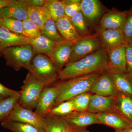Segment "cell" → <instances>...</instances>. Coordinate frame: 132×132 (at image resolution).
Returning <instances> with one entry per match:
<instances>
[{
    "mask_svg": "<svg viewBox=\"0 0 132 132\" xmlns=\"http://www.w3.org/2000/svg\"><path fill=\"white\" fill-rule=\"evenodd\" d=\"M29 72L46 87L59 78V71L49 57L44 54L36 55Z\"/></svg>",
    "mask_w": 132,
    "mask_h": 132,
    "instance_id": "obj_5",
    "label": "cell"
},
{
    "mask_svg": "<svg viewBox=\"0 0 132 132\" xmlns=\"http://www.w3.org/2000/svg\"><path fill=\"white\" fill-rule=\"evenodd\" d=\"M58 89L55 86L46 87L41 94L35 111L36 114L44 118L53 108L57 95Z\"/></svg>",
    "mask_w": 132,
    "mask_h": 132,
    "instance_id": "obj_12",
    "label": "cell"
},
{
    "mask_svg": "<svg viewBox=\"0 0 132 132\" xmlns=\"http://www.w3.org/2000/svg\"><path fill=\"white\" fill-rule=\"evenodd\" d=\"M2 126L13 132H45L32 125L5 119L2 121Z\"/></svg>",
    "mask_w": 132,
    "mask_h": 132,
    "instance_id": "obj_27",
    "label": "cell"
},
{
    "mask_svg": "<svg viewBox=\"0 0 132 132\" xmlns=\"http://www.w3.org/2000/svg\"><path fill=\"white\" fill-rule=\"evenodd\" d=\"M6 119L29 124L45 131V118L38 115L35 111L22 106L19 103Z\"/></svg>",
    "mask_w": 132,
    "mask_h": 132,
    "instance_id": "obj_7",
    "label": "cell"
},
{
    "mask_svg": "<svg viewBox=\"0 0 132 132\" xmlns=\"http://www.w3.org/2000/svg\"><path fill=\"white\" fill-rule=\"evenodd\" d=\"M65 15L71 19L81 11V0H65Z\"/></svg>",
    "mask_w": 132,
    "mask_h": 132,
    "instance_id": "obj_35",
    "label": "cell"
},
{
    "mask_svg": "<svg viewBox=\"0 0 132 132\" xmlns=\"http://www.w3.org/2000/svg\"><path fill=\"white\" fill-rule=\"evenodd\" d=\"M117 99L119 115L132 125V97L120 93Z\"/></svg>",
    "mask_w": 132,
    "mask_h": 132,
    "instance_id": "obj_25",
    "label": "cell"
},
{
    "mask_svg": "<svg viewBox=\"0 0 132 132\" xmlns=\"http://www.w3.org/2000/svg\"><path fill=\"white\" fill-rule=\"evenodd\" d=\"M30 39L11 32L3 26L0 27V49L30 45Z\"/></svg>",
    "mask_w": 132,
    "mask_h": 132,
    "instance_id": "obj_15",
    "label": "cell"
},
{
    "mask_svg": "<svg viewBox=\"0 0 132 132\" xmlns=\"http://www.w3.org/2000/svg\"><path fill=\"white\" fill-rule=\"evenodd\" d=\"M100 73H94L71 78L55 85L58 91L55 104L59 105L88 92L100 76Z\"/></svg>",
    "mask_w": 132,
    "mask_h": 132,
    "instance_id": "obj_2",
    "label": "cell"
},
{
    "mask_svg": "<svg viewBox=\"0 0 132 132\" xmlns=\"http://www.w3.org/2000/svg\"><path fill=\"white\" fill-rule=\"evenodd\" d=\"M101 48V43L97 34L83 36L73 44L69 63L79 60Z\"/></svg>",
    "mask_w": 132,
    "mask_h": 132,
    "instance_id": "obj_6",
    "label": "cell"
},
{
    "mask_svg": "<svg viewBox=\"0 0 132 132\" xmlns=\"http://www.w3.org/2000/svg\"><path fill=\"white\" fill-rule=\"evenodd\" d=\"M13 0H0V10L12 4Z\"/></svg>",
    "mask_w": 132,
    "mask_h": 132,
    "instance_id": "obj_40",
    "label": "cell"
},
{
    "mask_svg": "<svg viewBox=\"0 0 132 132\" xmlns=\"http://www.w3.org/2000/svg\"><path fill=\"white\" fill-rule=\"evenodd\" d=\"M97 117L99 122L118 130H125L132 127V125L119 114L109 113H99Z\"/></svg>",
    "mask_w": 132,
    "mask_h": 132,
    "instance_id": "obj_19",
    "label": "cell"
},
{
    "mask_svg": "<svg viewBox=\"0 0 132 132\" xmlns=\"http://www.w3.org/2000/svg\"><path fill=\"white\" fill-rule=\"evenodd\" d=\"M46 121L45 132H73L69 124L64 119L48 113L44 117Z\"/></svg>",
    "mask_w": 132,
    "mask_h": 132,
    "instance_id": "obj_21",
    "label": "cell"
},
{
    "mask_svg": "<svg viewBox=\"0 0 132 132\" xmlns=\"http://www.w3.org/2000/svg\"><path fill=\"white\" fill-rule=\"evenodd\" d=\"M126 56L127 73L132 76V42L126 43Z\"/></svg>",
    "mask_w": 132,
    "mask_h": 132,
    "instance_id": "obj_37",
    "label": "cell"
},
{
    "mask_svg": "<svg viewBox=\"0 0 132 132\" xmlns=\"http://www.w3.org/2000/svg\"><path fill=\"white\" fill-rule=\"evenodd\" d=\"M2 19L0 17V27L2 26Z\"/></svg>",
    "mask_w": 132,
    "mask_h": 132,
    "instance_id": "obj_42",
    "label": "cell"
},
{
    "mask_svg": "<svg viewBox=\"0 0 132 132\" xmlns=\"http://www.w3.org/2000/svg\"><path fill=\"white\" fill-rule=\"evenodd\" d=\"M114 102L113 97L95 94L91 96L88 109L92 112L106 111L112 108Z\"/></svg>",
    "mask_w": 132,
    "mask_h": 132,
    "instance_id": "obj_22",
    "label": "cell"
},
{
    "mask_svg": "<svg viewBox=\"0 0 132 132\" xmlns=\"http://www.w3.org/2000/svg\"><path fill=\"white\" fill-rule=\"evenodd\" d=\"M24 36L30 39H34L41 35L40 30L28 19L22 21Z\"/></svg>",
    "mask_w": 132,
    "mask_h": 132,
    "instance_id": "obj_32",
    "label": "cell"
},
{
    "mask_svg": "<svg viewBox=\"0 0 132 132\" xmlns=\"http://www.w3.org/2000/svg\"><path fill=\"white\" fill-rule=\"evenodd\" d=\"M40 33L42 35L54 42L64 40L57 29L55 22L52 19H48L46 21L43 28L40 30Z\"/></svg>",
    "mask_w": 132,
    "mask_h": 132,
    "instance_id": "obj_29",
    "label": "cell"
},
{
    "mask_svg": "<svg viewBox=\"0 0 132 132\" xmlns=\"http://www.w3.org/2000/svg\"><path fill=\"white\" fill-rule=\"evenodd\" d=\"M46 0H22L27 6L43 7Z\"/></svg>",
    "mask_w": 132,
    "mask_h": 132,
    "instance_id": "obj_39",
    "label": "cell"
},
{
    "mask_svg": "<svg viewBox=\"0 0 132 132\" xmlns=\"http://www.w3.org/2000/svg\"><path fill=\"white\" fill-rule=\"evenodd\" d=\"M128 13V11H120L113 9L103 15L98 26L102 28L122 31Z\"/></svg>",
    "mask_w": 132,
    "mask_h": 132,
    "instance_id": "obj_11",
    "label": "cell"
},
{
    "mask_svg": "<svg viewBox=\"0 0 132 132\" xmlns=\"http://www.w3.org/2000/svg\"><path fill=\"white\" fill-rule=\"evenodd\" d=\"M69 125L82 127L99 122L97 116L89 113H82L69 115L64 118Z\"/></svg>",
    "mask_w": 132,
    "mask_h": 132,
    "instance_id": "obj_24",
    "label": "cell"
},
{
    "mask_svg": "<svg viewBox=\"0 0 132 132\" xmlns=\"http://www.w3.org/2000/svg\"><path fill=\"white\" fill-rule=\"evenodd\" d=\"M27 18L41 30L45 22L51 19L49 13L43 7H27Z\"/></svg>",
    "mask_w": 132,
    "mask_h": 132,
    "instance_id": "obj_23",
    "label": "cell"
},
{
    "mask_svg": "<svg viewBox=\"0 0 132 132\" xmlns=\"http://www.w3.org/2000/svg\"><path fill=\"white\" fill-rule=\"evenodd\" d=\"M117 132H124V130H118V131Z\"/></svg>",
    "mask_w": 132,
    "mask_h": 132,
    "instance_id": "obj_43",
    "label": "cell"
},
{
    "mask_svg": "<svg viewBox=\"0 0 132 132\" xmlns=\"http://www.w3.org/2000/svg\"><path fill=\"white\" fill-rule=\"evenodd\" d=\"M55 24L60 35L64 40L73 44L82 37L72 24L70 19L65 15L55 22Z\"/></svg>",
    "mask_w": 132,
    "mask_h": 132,
    "instance_id": "obj_16",
    "label": "cell"
},
{
    "mask_svg": "<svg viewBox=\"0 0 132 132\" xmlns=\"http://www.w3.org/2000/svg\"><path fill=\"white\" fill-rule=\"evenodd\" d=\"M72 45V43L64 40L55 42L49 58L59 72L69 62Z\"/></svg>",
    "mask_w": 132,
    "mask_h": 132,
    "instance_id": "obj_10",
    "label": "cell"
},
{
    "mask_svg": "<svg viewBox=\"0 0 132 132\" xmlns=\"http://www.w3.org/2000/svg\"><path fill=\"white\" fill-rule=\"evenodd\" d=\"M95 30L100 40L101 48L107 53L126 44L122 30L102 28L98 26L95 27Z\"/></svg>",
    "mask_w": 132,
    "mask_h": 132,
    "instance_id": "obj_8",
    "label": "cell"
},
{
    "mask_svg": "<svg viewBox=\"0 0 132 132\" xmlns=\"http://www.w3.org/2000/svg\"><path fill=\"white\" fill-rule=\"evenodd\" d=\"M2 26L13 32L24 35L22 21L10 18L2 19Z\"/></svg>",
    "mask_w": 132,
    "mask_h": 132,
    "instance_id": "obj_31",
    "label": "cell"
},
{
    "mask_svg": "<svg viewBox=\"0 0 132 132\" xmlns=\"http://www.w3.org/2000/svg\"><path fill=\"white\" fill-rule=\"evenodd\" d=\"M20 94L19 95L0 100V121L7 118L15 105L19 103Z\"/></svg>",
    "mask_w": 132,
    "mask_h": 132,
    "instance_id": "obj_28",
    "label": "cell"
},
{
    "mask_svg": "<svg viewBox=\"0 0 132 132\" xmlns=\"http://www.w3.org/2000/svg\"><path fill=\"white\" fill-rule=\"evenodd\" d=\"M30 39V45L35 55L44 54L50 58L54 48L55 42L42 35L35 39Z\"/></svg>",
    "mask_w": 132,
    "mask_h": 132,
    "instance_id": "obj_20",
    "label": "cell"
},
{
    "mask_svg": "<svg viewBox=\"0 0 132 132\" xmlns=\"http://www.w3.org/2000/svg\"><path fill=\"white\" fill-rule=\"evenodd\" d=\"M110 70L107 53L101 48L82 59L69 63L59 72V78L67 80Z\"/></svg>",
    "mask_w": 132,
    "mask_h": 132,
    "instance_id": "obj_1",
    "label": "cell"
},
{
    "mask_svg": "<svg viewBox=\"0 0 132 132\" xmlns=\"http://www.w3.org/2000/svg\"><path fill=\"white\" fill-rule=\"evenodd\" d=\"M75 111L73 104L70 100L62 102L53 108L49 113L56 116L65 115L69 114Z\"/></svg>",
    "mask_w": 132,
    "mask_h": 132,
    "instance_id": "obj_33",
    "label": "cell"
},
{
    "mask_svg": "<svg viewBox=\"0 0 132 132\" xmlns=\"http://www.w3.org/2000/svg\"><path fill=\"white\" fill-rule=\"evenodd\" d=\"M126 43L132 42V7L128 11L123 30Z\"/></svg>",
    "mask_w": 132,
    "mask_h": 132,
    "instance_id": "obj_36",
    "label": "cell"
},
{
    "mask_svg": "<svg viewBox=\"0 0 132 132\" xmlns=\"http://www.w3.org/2000/svg\"><path fill=\"white\" fill-rule=\"evenodd\" d=\"M46 87L29 71L20 91L19 104L31 110L35 109L40 96Z\"/></svg>",
    "mask_w": 132,
    "mask_h": 132,
    "instance_id": "obj_4",
    "label": "cell"
},
{
    "mask_svg": "<svg viewBox=\"0 0 132 132\" xmlns=\"http://www.w3.org/2000/svg\"><path fill=\"white\" fill-rule=\"evenodd\" d=\"M70 19L72 24L82 37L90 35L88 27L81 11Z\"/></svg>",
    "mask_w": 132,
    "mask_h": 132,
    "instance_id": "obj_30",
    "label": "cell"
},
{
    "mask_svg": "<svg viewBox=\"0 0 132 132\" xmlns=\"http://www.w3.org/2000/svg\"><path fill=\"white\" fill-rule=\"evenodd\" d=\"M90 90L95 94L106 97H118L119 94L110 74L100 76Z\"/></svg>",
    "mask_w": 132,
    "mask_h": 132,
    "instance_id": "obj_13",
    "label": "cell"
},
{
    "mask_svg": "<svg viewBox=\"0 0 132 132\" xmlns=\"http://www.w3.org/2000/svg\"><path fill=\"white\" fill-rule=\"evenodd\" d=\"M0 56H1V49H0Z\"/></svg>",
    "mask_w": 132,
    "mask_h": 132,
    "instance_id": "obj_44",
    "label": "cell"
},
{
    "mask_svg": "<svg viewBox=\"0 0 132 132\" xmlns=\"http://www.w3.org/2000/svg\"><path fill=\"white\" fill-rule=\"evenodd\" d=\"M1 55L5 59L6 65L15 71L24 68L30 71L35 54L31 45H28L3 48L1 50Z\"/></svg>",
    "mask_w": 132,
    "mask_h": 132,
    "instance_id": "obj_3",
    "label": "cell"
},
{
    "mask_svg": "<svg viewBox=\"0 0 132 132\" xmlns=\"http://www.w3.org/2000/svg\"><path fill=\"white\" fill-rule=\"evenodd\" d=\"M126 45L115 48L108 52L109 67L111 71L127 72Z\"/></svg>",
    "mask_w": 132,
    "mask_h": 132,
    "instance_id": "obj_14",
    "label": "cell"
},
{
    "mask_svg": "<svg viewBox=\"0 0 132 132\" xmlns=\"http://www.w3.org/2000/svg\"><path fill=\"white\" fill-rule=\"evenodd\" d=\"M64 1L46 0L43 7L49 13L51 19L56 22L65 15Z\"/></svg>",
    "mask_w": 132,
    "mask_h": 132,
    "instance_id": "obj_26",
    "label": "cell"
},
{
    "mask_svg": "<svg viewBox=\"0 0 132 132\" xmlns=\"http://www.w3.org/2000/svg\"><path fill=\"white\" fill-rule=\"evenodd\" d=\"M80 8L88 27L95 26L105 13V8L98 0H81Z\"/></svg>",
    "mask_w": 132,
    "mask_h": 132,
    "instance_id": "obj_9",
    "label": "cell"
},
{
    "mask_svg": "<svg viewBox=\"0 0 132 132\" xmlns=\"http://www.w3.org/2000/svg\"><path fill=\"white\" fill-rule=\"evenodd\" d=\"M110 75L119 92L132 97V76L127 72L113 71Z\"/></svg>",
    "mask_w": 132,
    "mask_h": 132,
    "instance_id": "obj_18",
    "label": "cell"
},
{
    "mask_svg": "<svg viewBox=\"0 0 132 132\" xmlns=\"http://www.w3.org/2000/svg\"><path fill=\"white\" fill-rule=\"evenodd\" d=\"M91 97V95L84 93L79 95L70 100L72 102L75 111H82L88 109Z\"/></svg>",
    "mask_w": 132,
    "mask_h": 132,
    "instance_id": "obj_34",
    "label": "cell"
},
{
    "mask_svg": "<svg viewBox=\"0 0 132 132\" xmlns=\"http://www.w3.org/2000/svg\"><path fill=\"white\" fill-rule=\"evenodd\" d=\"M20 94V91L10 89L0 82V100L13 97Z\"/></svg>",
    "mask_w": 132,
    "mask_h": 132,
    "instance_id": "obj_38",
    "label": "cell"
},
{
    "mask_svg": "<svg viewBox=\"0 0 132 132\" xmlns=\"http://www.w3.org/2000/svg\"><path fill=\"white\" fill-rule=\"evenodd\" d=\"M0 17L12 18L23 21L28 19L27 6L22 0H13L12 4L0 10Z\"/></svg>",
    "mask_w": 132,
    "mask_h": 132,
    "instance_id": "obj_17",
    "label": "cell"
},
{
    "mask_svg": "<svg viewBox=\"0 0 132 132\" xmlns=\"http://www.w3.org/2000/svg\"><path fill=\"white\" fill-rule=\"evenodd\" d=\"M125 132H132V127L124 130Z\"/></svg>",
    "mask_w": 132,
    "mask_h": 132,
    "instance_id": "obj_41",
    "label": "cell"
}]
</instances>
